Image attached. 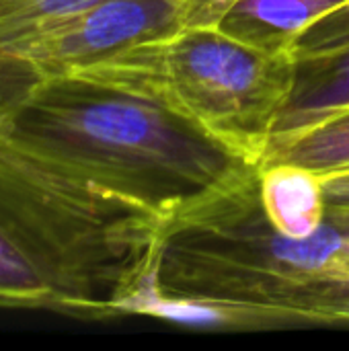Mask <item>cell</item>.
<instances>
[{
  "instance_id": "11",
  "label": "cell",
  "mask_w": 349,
  "mask_h": 351,
  "mask_svg": "<svg viewBox=\"0 0 349 351\" xmlns=\"http://www.w3.org/2000/svg\"><path fill=\"white\" fill-rule=\"evenodd\" d=\"M101 0H58V4L70 12H80L95 6ZM239 0H173L179 16V29L220 25L228 10Z\"/></svg>"
},
{
  "instance_id": "1",
  "label": "cell",
  "mask_w": 349,
  "mask_h": 351,
  "mask_svg": "<svg viewBox=\"0 0 349 351\" xmlns=\"http://www.w3.org/2000/svg\"><path fill=\"white\" fill-rule=\"evenodd\" d=\"M261 167L167 222L142 315L232 329L349 325V220L325 212L309 239L272 228L259 202Z\"/></svg>"
},
{
  "instance_id": "2",
  "label": "cell",
  "mask_w": 349,
  "mask_h": 351,
  "mask_svg": "<svg viewBox=\"0 0 349 351\" xmlns=\"http://www.w3.org/2000/svg\"><path fill=\"white\" fill-rule=\"evenodd\" d=\"M0 140L167 222L257 167L146 99L70 74L43 80L4 107Z\"/></svg>"
},
{
  "instance_id": "4",
  "label": "cell",
  "mask_w": 349,
  "mask_h": 351,
  "mask_svg": "<svg viewBox=\"0 0 349 351\" xmlns=\"http://www.w3.org/2000/svg\"><path fill=\"white\" fill-rule=\"evenodd\" d=\"M68 74L146 99L263 167L298 64L208 25L128 45Z\"/></svg>"
},
{
  "instance_id": "5",
  "label": "cell",
  "mask_w": 349,
  "mask_h": 351,
  "mask_svg": "<svg viewBox=\"0 0 349 351\" xmlns=\"http://www.w3.org/2000/svg\"><path fill=\"white\" fill-rule=\"evenodd\" d=\"M259 202L272 228L288 239L313 237L327 212L323 179L294 162H272L261 169Z\"/></svg>"
},
{
  "instance_id": "6",
  "label": "cell",
  "mask_w": 349,
  "mask_h": 351,
  "mask_svg": "<svg viewBox=\"0 0 349 351\" xmlns=\"http://www.w3.org/2000/svg\"><path fill=\"white\" fill-rule=\"evenodd\" d=\"M348 109L349 51L329 60L298 64L292 99L274 130L267 152L313 125L346 113Z\"/></svg>"
},
{
  "instance_id": "10",
  "label": "cell",
  "mask_w": 349,
  "mask_h": 351,
  "mask_svg": "<svg viewBox=\"0 0 349 351\" xmlns=\"http://www.w3.org/2000/svg\"><path fill=\"white\" fill-rule=\"evenodd\" d=\"M346 51H349V2L317 19L290 47L296 64L329 60Z\"/></svg>"
},
{
  "instance_id": "3",
  "label": "cell",
  "mask_w": 349,
  "mask_h": 351,
  "mask_svg": "<svg viewBox=\"0 0 349 351\" xmlns=\"http://www.w3.org/2000/svg\"><path fill=\"white\" fill-rule=\"evenodd\" d=\"M165 230L160 214L0 140V234L60 313L130 315L154 282Z\"/></svg>"
},
{
  "instance_id": "7",
  "label": "cell",
  "mask_w": 349,
  "mask_h": 351,
  "mask_svg": "<svg viewBox=\"0 0 349 351\" xmlns=\"http://www.w3.org/2000/svg\"><path fill=\"white\" fill-rule=\"evenodd\" d=\"M349 0H239L218 27L226 33L290 56L294 39L323 14Z\"/></svg>"
},
{
  "instance_id": "8",
  "label": "cell",
  "mask_w": 349,
  "mask_h": 351,
  "mask_svg": "<svg viewBox=\"0 0 349 351\" xmlns=\"http://www.w3.org/2000/svg\"><path fill=\"white\" fill-rule=\"evenodd\" d=\"M272 162H294L319 177L349 171V109L274 146L263 167Z\"/></svg>"
},
{
  "instance_id": "9",
  "label": "cell",
  "mask_w": 349,
  "mask_h": 351,
  "mask_svg": "<svg viewBox=\"0 0 349 351\" xmlns=\"http://www.w3.org/2000/svg\"><path fill=\"white\" fill-rule=\"evenodd\" d=\"M0 311H58L60 300L39 271L0 234Z\"/></svg>"
},
{
  "instance_id": "12",
  "label": "cell",
  "mask_w": 349,
  "mask_h": 351,
  "mask_svg": "<svg viewBox=\"0 0 349 351\" xmlns=\"http://www.w3.org/2000/svg\"><path fill=\"white\" fill-rule=\"evenodd\" d=\"M321 179H323L327 214L341 220H349V171L333 173Z\"/></svg>"
}]
</instances>
